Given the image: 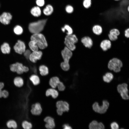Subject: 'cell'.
<instances>
[{
	"mask_svg": "<svg viewBox=\"0 0 129 129\" xmlns=\"http://www.w3.org/2000/svg\"><path fill=\"white\" fill-rule=\"evenodd\" d=\"M92 31L93 34L99 36L103 33V28L101 26L98 24H95L92 28Z\"/></svg>",
	"mask_w": 129,
	"mask_h": 129,
	"instance_id": "cell-19",
	"label": "cell"
},
{
	"mask_svg": "<svg viewBox=\"0 0 129 129\" xmlns=\"http://www.w3.org/2000/svg\"><path fill=\"white\" fill-rule=\"evenodd\" d=\"M31 40L34 41L37 43L39 48L43 49L48 46V44L44 35L40 33L33 34L31 37Z\"/></svg>",
	"mask_w": 129,
	"mask_h": 129,
	"instance_id": "cell-3",
	"label": "cell"
},
{
	"mask_svg": "<svg viewBox=\"0 0 129 129\" xmlns=\"http://www.w3.org/2000/svg\"><path fill=\"white\" fill-rule=\"evenodd\" d=\"M22 125L23 128L24 129H31L32 127V125L31 123L26 120L22 122Z\"/></svg>",
	"mask_w": 129,
	"mask_h": 129,
	"instance_id": "cell-32",
	"label": "cell"
},
{
	"mask_svg": "<svg viewBox=\"0 0 129 129\" xmlns=\"http://www.w3.org/2000/svg\"><path fill=\"white\" fill-rule=\"evenodd\" d=\"M2 90L0 89V98L2 97L1 96V92Z\"/></svg>",
	"mask_w": 129,
	"mask_h": 129,
	"instance_id": "cell-45",
	"label": "cell"
},
{
	"mask_svg": "<svg viewBox=\"0 0 129 129\" xmlns=\"http://www.w3.org/2000/svg\"><path fill=\"white\" fill-rule=\"evenodd\" d=\"M61 30L63 32L66 31V34L67 35H70L72 34L73 31L72 28L68 25H65L64 26L62 27L61 29Z\"/></svg>",
	"mask_w": 129,
	"mask_h": 129,
	"instance_id": "cell-30",
	"label": "cell"
},
{
	"mask_svg": "<svg viewBox=\"0 0 129 129\" xmlns=\"http://www.w3.org/2000/svg\"><path fill=\"white\" fill-rule=\"evenodd\" d=\"M115 1H119V0H114Z\"/></svg>",
	"mask_w": 129,
	"mask_h": 129,
	"instance_id": "cell-47",
	"label": "cell"
},
{
	"mask_svg": "<svg viewBox=\"0 0 129 129\" xmlns=\"http://www.w3.org/2000/svg\"><path fill=\"white\" fill-rule=\"evenodd\" d=\"M13 48L16 53L22 54L25 51L26 47L24 43L19 40L16 43Z\"/></svg>",
	"mask_w": 129,
	"mask_h": 129,
	"instance_id": "cell-12",
	"label": "cell"
},
{
	"mask_svg": "<svg viewBox=\"0 0 129 129\" xmlns=\"http://www.w3.org/2000/svg\"><path fill=\"white\" fill-rule=\"evenodd\" d=\"M30 49L33 52L38 51L39 47L37 43L31 40L28 44Z\"/></svg>",
	"mask_w": 129,
	"mask_h": 129,
	"instance_id": "cell-29",
	"label": "cell"
},
{
	"mask_svg": "<svg viewBox=\"0 0 129 129\" xmlns=\"http://www.w3.org/2000/svg\"><path fill=\"white\" fill-rule=\"evenodd\" d=\"M108 36L109 39L111 41H114L117 40L118 38L117 36L113 35L109 33L108 34Z\"/></svg>",
	"mask_w": 129,
	"mask_h": 129,
	"instance_id": "cell-36",
	"label": "cell"
},
{
	"mask_svg": "<svg viewBox=\"0 0 129 129\" xmlns=\"http://www.w3.org/2000/svg\"><path fill=\"white\" fill-rule=\"evenodd\" d=\"M39 70L40 74L42 76H44L47 75L48 73V69L46 66L42 65L40 66Z\"/></svg>",
	"mask_w": 129,
	"mask_h": 129,
	"instance_id": "cell-27",
	"label": "cell"
},
{
	"mask_svg": "<svg viewBox=\"0 0 129 129\" xmlns=\"http://www.w3.org/2000/svg\"><path fill=\"white\" fill-rule=\"evenodd\" d=\"M57 88L59 91H63L65 90V86L64 83L60 81L57 85Z\"/></svg>",
	"mask_w": 129,
	"mask_h": 129,
	"instance_id": "cell-35",
	"label": "cell"
},
{
	"mask_svg": "<svg viewBox=\"0 0 129 129\" xmlns=\"http://www.w3.org/2000/svg\"><path fill=\"white\" fill-rule=\"evenodd\" d=\"M45 94L46 97L51 96L53 98L55 99L58 97L59 93L57 90L55 88H51L47 90Z\"/></svg>",
	"mask_w": 129,
	"mask_h": 129,
	"instance_id": "cell-17",
	"label": "cell"
},
{
	"mask_svg": "<svg viewBox=\"0 0 129 129\" xmlns=\"http://www.w3.org/2000/svg\"><path fill=\"white\" fill-rule=\"evenodd\" d=\"M81 42L86 48H91L93 45V42L92 38L89 36H85L81 39Z\"/></svg>",
	"mask_w": 129,
	"mask_h": 129,
	"instance_id": "cell-15",
	"label": "cell"
},
{
	"mask_svg": "<svg viewBox=\"0 0 129 129\" xmlns=\"http://www.w3.org/2000/svg\"><path fill=\"white\" fill-rule=\"evenodd\" d=\"M13 31L14 33L17 35L21 34L23 32V29L22 27L19 25H16L14 27Z\"/></svg>",
	"mask_w": 129,
	"mask_h": 129,
	"instance_id": "cell-31",
	"label": "cell"
},
{
	"mask_svg": "<svg viewBox=\"0 0 129 129\" xmlns=\"http://www.w3.org/2000/svg\"><path fill=\"white\" fill-rule=\"evenodd\" d=\"M62 127L64 129H70L72 128L68 124H63Z\"/></svg>",
	"mask_w": 129,
	"mask_h": 129,
	"instance_id": "cell-43",
	"label": "cell"
},
{
	"mask_svg": "<svg viewBox=\"0 0 129 129\" xmlns=\"http://www.w3.org/2000/svg\"><path fill=\"white\" fill-rule=\"evenodd\" d=\"M65 10L67 13H71L73 12L74 9L73 7L71 5H68L66 7Z\"/></svg>",
	"mask_w": 129,
	"mask_h": 129,
	"instance_id": "cell-37",
	"label": "cell"
},
{
	"mask_svg": "<svg viewBox=\"0 0 129 129\" xmlns=\"http://www.w3.org/2000/svg\"><path fill=\"white\" fill-rule=\"evenodd\" d=\"M91 0H83L82 2L83 6L85 8L88 9L91 6Z\"/></svg>",
	"mask_w": 129,
	"mask_h": 129,
	"instance_id": "cell-34",
	"label": "cell"
},
{
	"mask_svg": "<svg viewBox=\"0 0 129 129\" xmlns=\"http://www.w3.org/2000/svg\"><path fill=\"white\" fill-rule=\"evenodd\" d=\"M109 106V103L107 100L102 101V105L99 106L97 102H95L92 107L93 110L95 112L101 114L104 113L107 111Z\"/></svg>",
	"mask_w": 129,
	"mask_h": 129,
	"instance_id": "cell-7",
	"label": "cell"
},
{
	"mask_svg": "<svg viewBox=\"0 0 129 129\" xmlns=\"http://www.w3.org/2000/svg\"><path fill=\"white\" fill-rule=\"evenodd\" d=\"M120 31L118 29L113 28L110 30L109 33L118 36L120 35Z\"/></svg>",
	"mask_w": 129,
	"mask_h": 129,
	"instance_id": "cell-33",
	"label": "cell"
},
{
	"mask_svg": "<svg viewBox=\"0 0 129 129\" xmlns=\"http://www.w3.org/2000/svg\"><path fill=\"white\" fill-rule=\"evenodd\" d=\"M42 111L41 104L39 102H36L31 105L30 112L32 115L35 116H39L41 114Z\"/></svg>",
	"mask_w": 129,
	"mask_h": 129,
	"instance_id": "cell-10",
	"label": "cell"
},
{
	"mask_svg": "<svg viewBox=\"0 0 129 129\" xmlns=\"http://www.w3.org/2000/svg\"><path fill=\"white\" fill-rule=\"evenodd\" d=\"M124 33L125 37L128 38L129 37V28H126L124 30Z\"/></svg>",
	"mask_w": 129,
	"mask_h": 129,
	"instance_id": "cell-42",
	"label": "cell"
},
{
	"mask_svg": "<svg viewBox=\"0 0 129 129\" xmlns=\"http://www.w3.org/2000/svg\"><path fill=\"white\" fill-rule=\"evenodd\" d=\"M78 41L76 36L74 34L67 35L65 38L64 42L66 47L71 51H74L76 48L75 44Z\"/></svg>",
	"mask_w": 129,
	"mask_h": 129,
	"instance_id": "cell-5",
	"label": "cell"
},
{
	"mask_svg": "<svg viewBox=\"0 0 129 129\" xmlns=\"http://www.w3.org/2000/svg\"><path fill=\"white\" fill-rule=\"evenodd\" d=\"M47 21L43 19L30 23L28 26L29 32L33 34L40 33L43 30Z\"/></svg>",
	"mask_w": 129,
	"mask_h": 129,
	"instance_id": "cell-1",
	"label": "cell"
},
{
	"mask_svg": "<svg viewBox=\"0 0 129 129\" xmlns=\"http://www.w3.org/2000/svg\"><path fill=\"white\" fill-rule=\"evenodd\" d=\"M13 83L15 86L17 87H22L24 84V81L22 78L17 76L14 78Z\"/></svg>",
	"mask_w": 129,
	"mask_h": 129,
	"instance_id": "cell-24",
	"label": "cell"
},
{
	"mask_svg": "<svg viewBox=\"0 0 129 129\" xmlns=\"http://www.w3.org/2000/svg\"><path fill=\"white\" fill-rule=\"evenodd\" d=\"M56 108L63 113L68 112L70 109V105L69 103L66 101L59 100L56 103Z\"/></svg>",
	"mask_w": 129,
	"mask_h": 129,
	"instance_id": "cell-11",
	"label": "cell"
},
{
	"mask_svg": "<svg viewBox=\"0 0 129 129\" xmlns=\"http://www.w3.org/2000/svg\"><path fill=\"white\" fill-rule=\"evenodd\" d=\"M110 127L112 129H118L119 128L118 124L115 122H113L111 124Z\"/></svg>",
	"mask_w": 129,
	"mask_h": 129,
	"instance_id": "cell-40",
	"label": "cell"
},
{
	"mask_svg": "<svg viewBox=\"0 0 129 129\" xmlns=\"http://www.w3.org/2000/svg\"><path fill=\"white\" fill-rule=\"evenodd\" d=\"M61 54L64 60V62L61 63V67L64 70L68 71L70 68L69 62L70 59L72 56V52L71 51L65 47L62 51Z\"/></svg>",
	"mask_w": 129,
	"mask_h": 129,
	"instance_id": "cell-2",
	"label": "cell"
},
{
	"mask_svg": "<svg viewBox=\"0 0 129 129\" xmlns=\"http://www.w3.org/2000/svg\"><path fill=\"white\" fill-rule=\"evenodd\" d=\"M127 86V84L124 83L118 85L117 87L118 92L120 93L122 98L124 100L128 99L129 98Z\"/></svg>",
	"mask_w": 129,
	"mask_h": 129,
	"instance_id": "cell-8",
	"label": "cell"
},
{
	"mask_svg": "<svg viewBox=\"0 0 129 129\" xmlns=\"http://www.w3.org/2000/svg\"><path fill=\"white\" fill-rule=\"evenodd\" d=\"M4 86V83L2 82H0V89L2 90Z\"/></svg>",
	"mask_w": 129,
	"mask_h": 129,
	"instance_id": "cell-44",
	"label": "cell"
},
{
	"mask_svg": "<svg viewBox=\"0 0 129 129\" xmlns=\"http://www.w3.org/2000/svg\"><path fill=\"white\" fill-rule=\"evenodd\" d=\"M114 76L111 72H108L106 73L102 77V79L104 81L109 83L113 79Z\"/></svg>",
	"mask_w": 129,
	"mask_h": 129,
	"instance_id": "cell-22",
	"label": "cell"
},
{
	"mask_svg": "<svg viewBox=\"0 0 129 129\" xmlns=\"http://www.w3.org/2000/svg\"><path fill=\"white\" fill-rule=\"evenodd\" d=\"M36 2L37 5L39 7L43 6L45 4L44 0H36Z\"/></svg>",
	"mask_w": 129,
	"mask_h": 129,
	"instance_id": "cell-39",
	"label": "cell"
},
{
	"mask_svg": "<svg viewBox=\"0 0 129 129\" xmlns=\"http://www.w3.org/2000/svg\"><path fill=\"white\" fill-rule=\"evenodd\" d=\"M60 81L58 77L54 76L50 79L49 81V84L51 88H56Z\"/></svg>",
	"mask_w": 129,
	"mask_h": 129,
	"instance_id": "cell-20",
	"label": "cell"
},
{
	"mask_svg": "<svg viewBox=\"0 0 129 129\" xmlns=\"http://www.w3.org/2000/svg\"><path fill=\"white\" fill-rule=\"evenodd\" d=\"M29 79L34 86H37L40 83L39 77L36 75L33 74L31 75Z\"/></svg>",
	"mask_w": 129,
	"mask_h": 129,
	"instance_id": "cell-23",
	"label": "cell"
},
{
	"mask_svg": "<svg viewBox=\"0 0 129 129\" xmlns=\"http://www.w3.org/2000/svg\"><path fill=\"white\" fill-rule=\"evenodd\" d=\"M42 54V52L41 51L33 52L31 53L29 59L32 62L35 63L38 60L41 59Z\"/></svg>",
	"mask_w": 129,
	"mask_h": 129,
	"instance_id": "cell-14",
	"label": "cell"
},
{
	"mask_svg": "<svg viewBox=\"0 0 129 129\" xmlns=\"http://www.w3.org/2000/svg\"><path fill=\"white\" fill-rule=\"evenodd\" d=\"M9 95L8 91L5 90H2L1 92V96L4 98H6L8 97Z\"/></svg>",
	"mask_w": 129,
	"mask_h": 129,
	"instance_id": "cell-38",
	"label": "cell"
},
{
	"mask_svg": "<svg viewBox=\"0 0 129 129\" xmlns=\"http://www.w3.org/2000/svg\"><path fill=\"white\" fill-rule=\"evenodd\" d=\"M1 49L3 54H9L10 52L11 48L8 43H5L1 45Z\"/></svg>",
	"mask_w": 129,
	"mask_h": 129,
	"instance_id": "cell-25",
	"label": "cell"
},
{
	"mask_svg": "<svg viewBox=\"0 0 129 129\" xmlns=\"http://www.w3.org/2000/svg\"><path fill=\"white\" fill-rule=\"evenodd\" d=\"M45 123V127L48 129H53L55 128L56 124L54 119L50 116L45 117L44 119Z\"/></svg>",
	"mask_w": 129,
	"mask_h": 129,
	"instance_id": "cell-13",
	"label": "cell"
},
{
	"mask_svg": "<svg viewBox=\"0 0 129 129\" xmlns=\"http://www.w3.org/2000/svg\"><path fill=\"white\" fill-rule=\"evenodd\" d=\"M127 11L129 12V5H128L127 7Z\"/></svg>",
	"mask_w": 129,
	"mask_h": 129,
	"instance_id": "cell-46",
	"label": "cell"
},
{
	"mask_svg": "<svg viewBox=\"0 0 129 129\" xmlns=\"http://www.w3.org/2000/svg\"><path fill=\"white\" fill-rule=\"evenodd\" d=\"M10 69L12 71L16 72L19 75L22 74L24 72H26L29 70L27 67L23 65L22 63L19 62L11 65Z\"/></svg>",
	"mask_w": 129,
	"mask_h": 129,
	"instance_id": "cell-6",
	"label": "cell"
},
{
	"mask_svg": "<svg viewBox=\"0 0 129 129\" xmlns=\"http://www.w3.org/2000/svg\"><path fill=\"white\" fill-rule=\"evenodd\" d=\"M23 53L24 56L27 59H29L30 55L31 53L30 51L28 49H27L25 50Z\"/></svg>",
	"mask_w": 129,
	"mask_h": 129,
	"instance_id": "cell-41",
	"label": "cell"
},
{
	"mask_svg": "<svg viewBox=\"0 0 129 129\" xmlns=\"http://www.w3.org/2000/svg\"><path fill=\"white\" fill-rule=\"evenodd\" d=\"M89 128L90 129H104L105 127L102 123H98L97 121L94 120L90 124Z\"/></svg>",
	"mask_w": 129,
	"mask_h": 129,
	"instance_id": "cell-18",
	"label": "cell"
},
{
	"mask_svg": "<svg viewBox=\"0 0 129 129\" xmlns=\"http://www.w3.org/2000/svg\"><path fill=\"white\" fill-rule=\"evenodd\" d=\"M31 14L35 17H38L40 16L41 13V9L39 7L37 6L32 7L30 10Z\"/></svg>",
	"mask_w": 129,
	"mask_h": 129,
	"instance_id": "cell-21",
	"label": "cell"
},
{
	"mask_svg": "<svg viewBox=\"0 0 129 129\" xmlns=\"http://www.w3.org/2000/svg\"><path fill=\"white\" fill-rule=\"evenodd\" d=\"M6 125L8 128H12L15 129L17 128V123L13 120H10L8 121L6 123Z\"/></svg>",
	"mask_w": 129,
	"mask_h": 129,
	"instance_id": "cell-28",
	"label": "cell"
},
{
	"mask_svg": "<svg viewBox=\"0 0 129 129\" xmlns=\"http://www.w3.org/2000/svg\"><path fill=\"white\" fill-rule=\"evenodd\" d=\"M111 46V41L109 39H105L102 40L100 44L101 48L104 51H106L110 49Z\"/></svg>",
	"mask_w": 129,
	"mask_h": 129,
	"instance_id": "cell-16",
	"label": "cell"
},
{
	"mask_svg": "<svg viewBox=\"0 0 129 129\" xmlns=\"http://www.w3.org/2000/svg\"><path fill=\"white\" fill-rule=\"evenodd\" d=\"M53 11V6L50 5H48L44 8L43 10L44 14L46 16L51 15Z\"/></svg>",
	"mask_w": 129,
	"mask_h": 129,
	"instance_id": "cell-26",
	"label": "cell"
},
{
	"mask_svg": "<svg viewBox=\"0 0 129 129\" xmlns=\"http://www.w3.org/2000/svg\"><path fill=\"white\" fill-rule=\"evenodd\" d=\"M12 18V16L10 13L3 12L0 15V22L5 25H8L10 23Z\"/></svg>",
	"mask_w": 129,
	"mask_h": 129,
	"instance_id": "cell-9",
	"label": "cell"
},
{
	"mask_svg": "<svg viewBox=\"0 0 129 129\" xmlns=\"http://www.w3.org/2000/svg\"><path fill=\"white\" fill-rule=\"evenodd\" d=\"M123 66V63L122 61L116 58H113L111 59L108 64V69L115 73L119 72Z\"/></svg>",
	"mask_w": 129,
	"mask_h": 129,
	"instance_id": "cell-4",
	"label": "cell"
}]
</instances>
